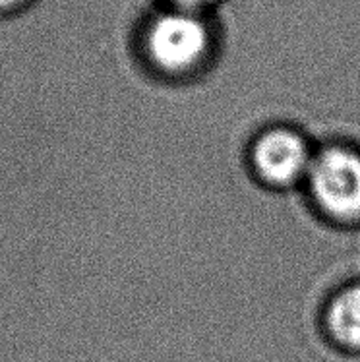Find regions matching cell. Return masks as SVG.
Masks as SVG:
<instances>
[{
	"label": "cell",
	"instance_id": "3",
	"mask_svg": "<svg viewBox=\"0 0 360 362\" xmlns=\"http://www.w3.org/2000/svg\"><path fill=\"white\" fill-rule=\"evenodd\" d=\"M252 161L265 182L287 186L308 175L312 156L301 134L289 128H273L256 140Z\"/></svg>",
	"mask_w": 360,
	"mask_h": 362
},
{
	"label": "cell",
	"instance_id": "6",
	"mask_svg": "<svg viewBox=\"0 0 360 362\" xmlns=\"http://www.w3.org/2000/svg\"><path fill=\"white\" fill-rule=\"evenodd\" d=\"M165 6L184 8V10H194V12H204L206 14L209 8L219 4L221 0H163Z\"/></svg>",
	"mask_w": 360,
	"mask_h": 362
},
{
	"label": "cell",
	"instance_id": "4",
	"mask_svg": "<svg viewBox=\"0 0 360 362\" xmlns=\"http://www.w3.org/2000/svg\"><path fill=\"white\" fill-rule=\"evenodd\" d=\"M327 329L343 347L360 349V283L347 287L331 300Z\"/></svg>",
	"mask_w": 360,
	"mask_h": 362
},
{
	"label": "cell",
	"instance_id": "2",
	"mask_svg": "<svg viewBox=\"0 0 360 362\" xmlns=\"http://www.w3.org/2000/svg\"><path fill=\"white\" fill-rule=\"evenodd\" d=\"M308 186L325 214L341 219H360V156L353 149L327 148L312 157Z\"/></svg>",
	"mask_w": 360,
	"mask_h": 362
},
{
	"label": "cell",
	"instance_id": "1",
	"mask_svg": "<svg viewBox=\"0 0 360 362\" xmlns=\"http://www.w3.org/2000/svg\"><path fill=\"white\" fill-rule=\"evenodd\" d=\"M138 41L147 66L175 78L194 74L206 64L215 35L204 12L165 6L144 22Z\"/></svg>",
	"mask_w": 360,
	"mask_h": 362
},
{
	"label": "cell",
	"instance_id": "5",
	"mask_svg": "<svg viewBox=\"0 0 360 362\" xmlns=\"http://www.w3.org/2000/svg\"><path fill=\"white\" fill-rule=\"evenodd\" d=\"M37 0H0V20L2 18H16L30 10Z\"/></svg>",
	"mask_w": 360,
	"mask_h": 362
}]
</instances>
